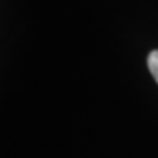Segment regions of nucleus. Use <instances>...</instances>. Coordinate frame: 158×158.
I'll use <instances>...</instances> for the list:
<instances>
[{
  "label": "nucleus",
  "mask_w": 158,
  "mask_h": 158,
  "mask_svg": "<svg viewBox=\"0 0 158 158\" xmlns=\"http://www.w3.org/2000/svg\"><path fill=\"white\" fill-rule=\"evenodd\" d=\"M147 63H148V69H150V73L153 74L155 81L158 82V50H153V52L148 55Z\"/></svg>",
  "instance_id": "1"
}]
</instances>
